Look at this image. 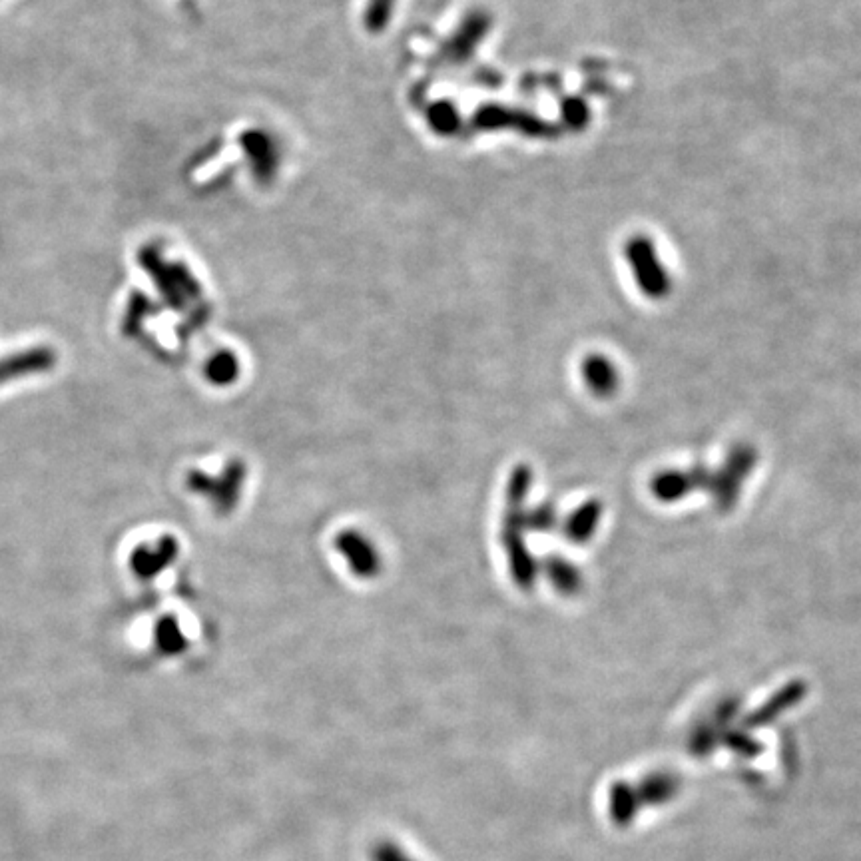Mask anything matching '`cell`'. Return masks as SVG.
<instances>
[{
    "label": "cell",
    "mask_w": 861,
    "mask_h": 861,
    "mask_svg": "<svg viewBox=\"0 0 861 861\" xmlns=\"http://www.w3.org/2000/svg\"><path fill=\"white\" fill-rule=\"evenodd\" d=\"M146 313H148V301L144 297H140V295H134L132 301H130V305H128V311H126L124 331L130 333V335H134L138 331L142 319L146 317Z\"/></svg>",
    "instance_id": "obj_8"
},
{
    "label": "cell",
    "mask_w": 861,
    "mask_h": 861,
    "mask_svg": "<svg viewBox=\"0 0 861 861\" xmlns=\"http://www.w3.org/2000/svg\"><path fill=\"white\" fill-rule=\"evenodd\" d=\"M156 644L162 652L174 654L184 648V636L174 618H162L156 626Z\"/></svg>",
    "instance_id": "obj_5"
},
{
    "label": "cell",
    "mask_w": 861,
    "mask_h": 861,
    "mask_svg": "<svg viewBox=\"0 0 861 861\" xmlns=\"http://www.w3.org/2000/svg\"><path fill=\"white\" fill-rule=\"evenodd\" d=\"M371 861H419L415 860L401 844L393 840H379L369 854Z\"/></svg>",
    "instance_id": "obj_6"
},
{
    "label": "cell",
    "mask_w": 861,
    "mask_h": 861,
    "mask_svg": "<svg viewBox=\"0 0 861 861\" xmlns=\"http://www.w3.org/2000/svg\"><path fill=\"white\" fill-rule=\"evenodd\" d=\"M56 365V351L52 347H32L0 359V385L12 379L40 375Z\"/></svg>",
    "instance_id": "obj_1"
},
{
    "label": "cell",
    "mask_w": 861,
    "mask_h": 861,
    "mask_svg": "<svg viewBox=\"0 0 861 861\" xmlns=\"http://www.w3.org/2000/svg\"><path fill=\"white\" fill-rule=\"evenodd\" d=\"M339 549L349 559V563L353 565V569L357 573L365 574L375 571V567H377L375 553H373V549L361 537L351 535V533L345 535V537H341Z\"/></svg>",
    "instance_id": "obj_3"
},
{
    "label": "cell",
    "mask_w": 861,
    "mask_h": 861,
    "mask_svg": "<svg viewBox=\"0 0 861 861\" xmlns=\"http://www.w3.org/2000/svg\"><path fill=\"white\" fill-rule=\"evenodd\" d=\"M630 258H632L636 274L640 272V282H642L644 289L658 293V289H662L664 286V276H662V272H652V266H658L656 258L652 256V250L644 242H638V244H634Z\"/></svg>",
    "instance_id": "obj_4"
},
{
    "label": "cell",
    "mask_w": 861,
    "mask_h": 861,
    "mask_svg": "<svg viewBox=\"0 0 861 861\" xmlns=\"http://www.w3.org/2000/svg\"><path fill=\"white\" fill-rule=\"evenodd\" d=\"M208 373H210V377L214 381H218V383L224 381L226 383V381H230L236 375V361L230 355H220V357H216L210 363Z\"/></svg>",
    "instance_id": "obj_9"
},
{
    "label": "cell",
    "mask_w": 861,
    "mask_h": 861,
    "mask_svg": "<svg viewBox=\"0 0 861 861\" xmlns=\"http://www.w3.org/2000/svg\"><path fill=\"white\" fill-rule=\"evenodd\" d=\"M176 553L178 545L172 539H162L154 551L140 547L132 553V571L140 578H152L174 559Z\"/></svg>",
    "instance_id": "obj_2"
},
{
    "label": "cell",
    "mask_w": 861,
    "mask_h": 861,
    "mask_svg": "<svg viewBox=\"0 0 861 861\" xmlns=\"http://www.w3.org/2000/svg\"><path fill=\"white\" fill-rule=\"evenodd\" d=\"M395 0H371L369 8L365 12V22L369 24L371 30H379L381 26L387 24L391 8H393Z\"/></svg>",
    "instance_id": "obj_7"
},
{
    "label": "cell",
    "mask_w": 861,
    "mask_h": 861,
    "mask_svg": "<svg viewBox=\"0 0 861 861\" xmlns=\"http://www.w3.org/2000/svg\"><path fill=\"white\" fill-rule=\"evenodd\" d=\"M586 375H588V381L592 385H598L600 389H608L610 383H612V369H610V365L608 363L604 365V361H598V359H592L586 365Z\"/></svg>",
    "instance_id": "obj_10"
},
{
    "label": "cell",
    "mask_w": 861,
    "mask_h": 861,
    "mask_svg": "<svg viewBox=\"0 0 861 861\" xmlns=\"http://www.w3.org/2000/svg\"><path fill=\"white\" fill-rule=\"evenodd\" d=\"M431 122H433V126L437 130L451 132L453 130V122H455V114H453V110L449 106H439V108H435L431 112Z\"/></svg>",
    "instance_id": "obj_11"
}]
</instances>
